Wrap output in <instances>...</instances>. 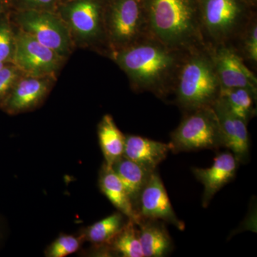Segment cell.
<instances>
[{
  "label": "cell",
  "instance_id": "30",
  "mask_svg": "<svg viewBox=\"0 0 257 257\" xmlns=\"http://www.w3.org/2000/svg\"><path fill=\"white\" fill-rule=\"evenodd\" d=\"M246 1L247 2L248 4L250 6L252 7L253 8L256 10L257 0H246Z\"/></svg>",
  "mask_w": 257,
  "mask_h": 257
},
{
  "label": "cell",
  "instance_id": "10",
  "mask_svg": "<svg viewBox=\"0 0 257 257\" xmlns=\"http://www.w3.org/2000/svg\"><path fill=\"white\" fill-rule=\"evenodd\" d=\"M57 81L56 77L25 74L0 109L10 115L35 110L46 100Z\"/></svg>",
  "mask_w": 257,
  "mask_h": 257
},
{
  "label": "cell",
  "instance_id": "11",
  "mask_svg": "<svg viewBox=\"0 0 257 257\" xmlns=\"http://www.w3.org/2000/svg\"><path fill=\"white\" fill-rule=\"evenodd\" d=\"M138 215L142 219H157L183 231L185 224L179 220L171 204L165 185L157 170L151 174L139 199Z\"/></svg>",
  "mask_w": 257,
  "mask_h": 257
},
{
  "label": "cell",
  "instance_id": "18",
  "mask_svg": "<svg viewBox=\"0 0 257 257\" xmlns=\"http://www.w3.org/2000/svg\"><path fill=\"white\" fill-rule=\"evenodd\" d=\"M111 168L124 186L137 211L140 195L154 171L147 170L124 156L116 161L111 166Z\"/></svg>",
  "mask_w": 257,
  "mask_h": 257
},
{
  "label": "cell",
  "instance_id": "23",
  "mask_svg": "<svg viewBox=\"0 0 257 257\" xmlns=\"http://www.w3.org/2000/svg\"><path fill=\"white\" fill-rule=\"evenodd\" d=\"M244 61L256 67L257 65V17H253L232 47Z\"/></svg>",
  "mask_w": 257,
  "mask_h": 257
},
{
  "label": "cell",
  "instance_id": "13",
  "mask_svg": "<svg viewBox=\"0 0 257 257\" xmlns=\"http://www.w3.org/2000/svg\"><path fill=\"white\" fill-rule=\"evenodd\" d=\"M220 124L224 147L229 149L239 163H246L249 159V137L247 124L235 116L220 98L212 105Z\"/></svg>",
  "mask_w": 257,
  "mask_h": 257
},
{
  "label": "cell",
  "instance_id": "5",
  "mask_svg": "<svg viewBox=\"0 0 257 257\" xmlns=\"http://www.w3.org/2000/svg\"><path fill=\"white\" fill-rule=\"evenodd\" d=\"M106 4V0H68L60 3L56 13L68 29L76 50H90L109 59Z\"/></svg>",
  "mask_w": 257,
  "mask_h": 257
},
{
  "label": "cell",
  "instance_id": "28",
  "mask_svg": "<svg viewBox=\"0 0 257 257\" xmlns=\"http://www.w3.org/2000/svg\"><path fill=\"white\" fill-rule=\"evenodd\" d=\"M5 224L3 218L0 216V245L3 243L5 235Z\"/></svg>",
  "mask_w": 257,
  "mask_h": 257
},
{
  "label": "cell",
  "instance_id": "16",
  "mask_svg": "<svg viewBox=\"0 0 257 257\" xmlns=\"http://www.w3.org/2000/svg\"><path fill=\"white\" fill-rule=\"evenodd\" d=\"M144 257H164L173 249V242L163 221L142 219L138 224Z\"/></svg>",
  "mask_w": 257,
  "mask_h": 257
},
{
  "label": "cell",
  "instance_id": "7",
  "mask_svg": "<svg viewBox=\"0 0 257 257\" xmlns=\"http://www.w3.org/2000/svg\"><path fill=\"white\" fill-rule=\"evenodd\" d=\"M104 20L111 55L150 35L144 0H106Z\"/></svg>",
  "mask_w": 257,
  "mask_h": 257
},
{
  "label": "cell",
  "instance_id": "27",
  "mask_svg": "<svg viewBox=\"0 0 257 257\" xmlns=\"http://www.w3.org/2000/svg\"><path fill=\"white\" fill-rule=\"evenodd\" d=\"M10 10L14 11L56 12L60 0H8Z\"/></svg>",
  "mask_w": 257,
  "mask_h": 257
},
{
  "label": "cell",
  "instance_id": "29",
  "mask_svg": "<svg viewBox=\"0 0 257 257\" xmlns=\"http://www.w3.org/2000/svg\"><path fill=\"white\" fill-rule=\"evenodd\" d=\"M10 7L8 5V0H0V15L10 11Z\"/></svg>",
  "mask_w": 257,
  "mask_h": 257
},
{
  "label": "cell",
  "instance_id": "3",
  "mask_svg": "<svg viewBox=\"0 0 257 257\" xmlns=\"http://www.w3.org/2000/svg\"><path fill=\"white\" fill-rule=\"evenodd\" d=\"M221 89L210 50L202 47L187 52L172 92L176 105L184 113L212 106Z\"/></svg>",
  "mask_w": 257,
  "mask_h": 257
},
{
  "label": "cell",
  "instance_id": "19",
  "mask_svg": "<svg viewBox=\"0 0 257 257\" xmlns=\"http://www.w3.org/2000/svg\"><path fill=\"white\" fill-rule=\"evenodd\" d=\"M98 140L108 167L113 165L116 161L124 155L126 135L120 131L111 114H104L97 126Z\"/></svg>",
  "mask_w": 257,
  "mask_h": 257
},
{
  "label": "cell",
  "instance_id": "26",
  "mask_svg": "<svg viewBox=\"0 0 257 257\" xmlns=\"http://www.w3.org/2000/svg\"><path fill=\"white\" fill-rule=\"evenodd\" d=\"M24 75L23 71L13 63L5 64L0 69V107Z\"/></svg>",
  "mask_w": 257,
  "mask_h": 257
},
{
  "label": "cell",
  "instance_id": "12",
  "mask_svg": "<svg viewBox=\"0 0 257 257\" xmlns=\"http://www.w3.org/2000/svg\"><path fill=\"white\" fill-rule=\"evenodd\" d=\"M221 89L246 88L257 94V78L231 47L209 49Z\"/></svg>",
  "mask_w": 257,
  "mask_h": 257
},
{
  "label": "cell",
  "instance_id": "6",
  "mask_svg": "<svg viewBox=\"0 0 257 257\" xmlns=\"http://www.w3.org/2000/svg\"><path fill=\"white\" fill-rule=\"evenodd\" d=\"M170 137L173 153L224 147L220 124L212 106L184 112L180 124Z\"/></svg>",
  "mask_w": 257,
  "mask_h": 257
},
{
  "label": "cell",
  "instance_id": "21",
  "mask_svg": "<svg viewBox=\"0 0 257 257\" xmlns=\"http://www.w3.org/2000/svg\"><path fill=\"white\" fill-rule=\"evenodd\" d=\"M219 98L230 111L246 124L256 115L257 94L246 88L221 89Z\"/></svg>",
  "mask_w": 257,
  "mask_h": 257
},
{
  "label": "cell",
  "instance_id": "14",
  "mask_svg": "<svg viewBox=\"0 0 257 257\" xmlns=\"http://www.w3.org/2000/svg\"><path fill=\"white\" fill-rule=\"evenodd\" d=\"M239 162L231 152H223L215 157L208 168H192L198 181L204 185L202 206L207 207L212 198L236 176Z\"/></svg>",
  "mask_w": 257,
  "mask_h": 257
},
{
  "label": "cell",
  "instance_id": "15",
  "mask_svg": "<svg viewBox=\"0 0 257 257\" xmlns=\"http://www.w3.org/2000/svg\"><path fill=\"white\" fill-rule=\"evenodd\" d=\"M170 152V143H161L137 135H126L123 156L147 170L155 171Z\"/></svg>",
  "mask_w": 257,
  "mask_h": 257
},
{
  "label": "cell",
  "instance_id": "2",
  "mask_svg": "<svg viewBox=\"0 0 257 257\" xmlns=\"http://www.w3.org/2000/svg\"><path fill=\"white\" fill-rule=\"evenodd\" d=\"M149 33L170 48L206 47L201 33L198 0H144Z\"/></svg>",
  "mask_w": 257,
  "mask_h": 257
},
{
  "label": "cell",
  "instance_id": "25",
  "mask_svg": "<svg viewBox=\"0 0 257 257\" xmlns=\"http://www.w3.org/2000/svg\"><path fill=\"white\" fill-rule=\"evenodd\" d=\"M84 237L82 234L75 236L72 234H60L54 240L45 251L47 257H65L77 252L83 242Z\"/></svg>",
  "mask_w": 257,
  "mask_h": 257
},
{
  "label": "cell",
  "instance_id": "9",
  "mask_svg": "<svg viewBox=\"0 0 257 257\" xmlns=\"http://www.w3.org/2000/svg\"><path fill=\"white\" fill-rule=\"evenodd\" d=\"M15 28L16 47L13 63L27 75L47 76L58 79L68 59L44 46L16 26Z\"/></svg>",
  "mask_w": 257,
  "mask_h": 257
},
{
  "label": "cell",
  "instance_id": "24",
  "mask_svg": "<svg viewBox=\"0 0 257 257\" xmlns=\"http://www.w3.org/2000/svg\"><path fill=\"white\" fill-rule=\"evenodd\" d=\"M16 47V28L10 11L0 15V62L13 63Z\"/></svg>",
  "mask_w": 257,
  "mask_h": 257
},
{
  "label": "cell",
  "instance_id": "17",
  "mask_svg": "<svg viewBox=\"0 0 257 257\" xmlns=\"http://www.w3.org/2000/svg\"><path fill=\"white\" fill-rule=\"evenodd\" d=\"M99 186L101 192L118 211L135 221L137 225L141 221L119 177L111 167L104 163L99 172Z\"/></svg>",
  "mask_w": 257,
  "mask_h": 257
},
{
  "label": "cell",
  "instance_id": "31",
  "mask_svg": "<svg viewBox=\"0 0 257 257\" xmlns=\"http://www.w3.org/2000/svg\"><path fill=\"white\" fill-rule=\"evenodd\" d=\"M5 64H4V63H1V62H0V69H1V68H2V67H3V66H4V65H5Z\"/></svg>",
  "mask_w": 257,
  "mask_h": 257
},
{
  "label": "cell",
  "instance_id": "32",
  "mask_svg": "<svg viewBox=\"0 0 257 257\" xmlns=\"http://www.w3.org/2000/svg\"><path fill=\"white\" fill-rule=\"evenodd\" d=\"M67 1H68V0H60V3H65Z\"/></svg>",
  "mask_w": 257,
  "mask_h": 257
},
{
  "label": "cell",
  "instance_id": "1",
  "mask_svg": "<svg viewBox=\"0 0 257 257\" xmlns=\"http://www.w3.org/2000/svg\"><path fill=\"white\" fill-rule=\"evenodd\" d=\"M188 51L170 48L151 36L113 52L110 60L127 77L135 92H150L165 101L172 95L176 77Z\"/></svg>",
  "mask_w": 257,
  "mask_h": 257
},
{
  "label": "cell",
  "instance_id": "4",
  "mask_svg": "<svg viewBox=\"0 0 257 257\" xmlns=\"http://www.w3.org/2000/svg\"><path fill=\"white\" fill-rule=\"evenodd\" d=\"M201 33L209 49L234 46L256 9L246 0H198Z\"/></svg>",
  "mask_w": 257,
  "mask_h": 257
},
{
  "label": "cell",
  "instance_id": "20",
  "mask_svg": "<svg viewBox=\"0 0 257 257\" xmlns=\"http://www.w3.org/2000/svg\"><path fill=\"white\" fill-rule=\"evenodd\" d=\"M127 219L120 211L113 213L86 228L82 232L84 241H89L96 247L107 246Z\"/></svg>",
  "mask_w": 257,
  "mask_h": 257
},
{
  "label": "cell",
  "instance_id": "22",
  "mask_svg": "<svg viewBox=\"0 0 257 257\" xmlns=\"http://www.w3.org/2000/svg\"><path fill=\"white\" fill-rule=\"evenodd\" d=\"M110 253L123 257H144L138 225L128 219L122 229L107 245Z\"/></svg>",
  "mask_w": 257,
  "mask_h": 257
},
{
  "label": "cell",
  "instance_id": "8",
  "mask_svg": "<svg viewBox=\"0 0 257 257\" xmlns=\"http://www.w3.org/2000/svg\"><path fill=\"white\" fill-rule=\"evenodd\" d=\"M10 18L19 30L68 60L76 50L68 29L56 12L10 10Z\"/></svg>",
  "mask_w": 257,
  "mask_h": 257
}]
</instances>
